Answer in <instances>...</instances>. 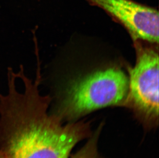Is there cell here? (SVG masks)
I'll use <instances>...</instances> for the list:
<instances>
[{
  "label": "cell",
  "instance_id": "6da1fadb",
  "mask_svg": "<svg viewBox=\"0 0 159 158\" xmlns=\"http://www.w3.org/2000/svg\"><path fill=\"white\" fill-rule=\"evenodd\" d=\"M40 66L36 78L24 67L7 72V91L0 94V152L5 158H69L76 145L90 134L88 124L63 125L48 113L51 99L40 94Z\"/></svg>",
  "mask_w": 159,
  "mask_h": 158
},
{
  "label": "cell",
  "instance_id": "7a4b0ae2",
  "mask_svg": "<svg viewBox=\"0 0 159 158\" xmlns=\"http://www.w3.org/2000/svg\"><path fill=\"white\" fill-rule=\"evenodd\" d=\"M129 78L123 70L111 67L92 72L73 81L66 88L57 113L73 121L97 109L126 106Z\"/></svg>",
  "mask_w": 159,
  "mask_h": 158
},
{
  "label": "cell",
  "instance_id": "3957f363",
  "mask_svg": "<svg viewBox=\"0 0 159 158\" xmlns=\"http://www.w3.org/2000/svg\"><path fill=\"white\" fill-rule=\"evenodd\" d=\"M135 42L137 61L129 69L126 106L146 125L155 126L159 120V54L155 48Z\"/></svg>",
  "mask_w": 159,
  "mask_h": 158
},
{
  "label": "cell",
  "instance_id": "277c9868",
  "mask_svg": "<svg viewBox=\"0 0 159 158\" xmlns=\"http://www.w3.org/2000/svg\"><path fill=\"white\" fill-rule=\"evenodd\" d=\"M123 25L134 41L159 43V12L133 0H85Z\"/></svg>",
  "mask_w": 159,
  "mask_h": 158
},
{
  "label": "cell",
  "instance_id": "5b68a950",
  "mask_svg": "<svg viewBox=\"0 0 159 158\" xmlns=\"http://www.w3.org/2000/svg\"><path fill=\"white\" fill-rule=\"evenodd\" d=\"M99 132V130L96 131L86 144L70 158H99L98 148Z\"/></svg>",
  "mask_w": 159,
  "mask_h": 158
},
{
  "label": "cell",
  "instance_id": "8992f818",
  "mask_svg": "<svg viewBox=\"0 0 159 158\" xmlns=\"http://www.w3.org/2000/svg\"><path fill=\"white\" fill-rule=\"evenodd\" d=\"M0 158H5L1 152H0Z\"/></svg>",
  "mask_w": 159,
  "mask_h": 158
}]
</instances>
